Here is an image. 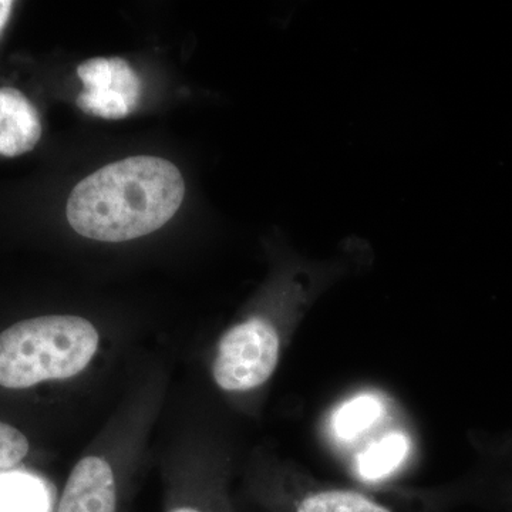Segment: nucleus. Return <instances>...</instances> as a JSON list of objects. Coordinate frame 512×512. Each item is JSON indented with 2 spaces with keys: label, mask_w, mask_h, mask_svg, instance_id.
<instances>
[{
  "label": "nucleus",
  "mask_w": 512,
  "mask_h": 512,
  "mask_svg": "<svg viewBox=\"0 0 512 512\" xmlns=\"http://www.w3.org/2000/svg\"><path fill=\"white\" fill-rule=\"evenodd\" d=\"M185 184L170 161L137 156L106 165L74 187L67 221L77 234L126 242L164 227L180 210Z\"/></svg>",
  "instance_id": "nucleus-1"
},
{
  "label": "nucleus",
  "mask_w": 512,
  "mask_h": 512,
  "mask_svg": "<svg viewBox=\"0 0 512 512\" xmlns=\"http://www.w3.org/2000/svg\"><path fill=\"white\" fill-rule=\"evenodd\" d=\"M99 348L89 320L72 315L39 316L0 333V386L28 389L47 380L79 375Z\"/></svg>",
  "instance_id": "nucleus-2"
},
{
  "label": "nucleus",
  "mask_w": 512,
  "mask_h": 512,
  "mask_svg": "<svg viewBox=\"0 0 512 512\" xmlns=\"http://www.w3.org/2000/svg\"><path fill=\"white\" fill-rule=\"evenodd\" d=\"M279 359V336L262 316L238 323L222 336L214 362V379L228 392H247L264 384Z\"/></svg>",
  "instance_id": "nucleus-3"
},
{
  "label": "nucleus",
  "mask_w": 512,
  "mask_h": 512,
  "mask_svg": "<svg viewBox=\"0 0 512 512\" xmlns=\"http://www.w3.org/2000/svg\"><path fill=\"white\" fill-rule=\"evenodd\" d=\"M84 90L77 106L84 113L107 120H119L137 109L141 82L130 64L120 57L90 59L77 67Z\"/></svg>",
  "instance_id": "nucleus-4"
},
{
  "label": "nucleus",
  "mask_w": 512,
  "mask_h": 512,
  "mask_svg": "<svg viewBox=\"0 0 512 512\" xmlns=\"http://www.w3.org/2000/svg\"><path fill=\"white\" fill-rule=\"evenodd\" d=\"M116 480L100 457H86L73 468L57 512H116Z\"/></svg>",
  "instance_id": "nucleus-5"
},
{
  "label": "nucleus",
  "mask_w": 512,
  "mask_h": 512,
  "mask_svg": "<svg viewBox=\"0 0 512 512\" xmlns=\"http://www.w3.org/2000/svg\"><path fill=\"white\" fill-rule=\"evenodd\" d=\"M40 137L42 121L36 107L15 87H0V156H22Z\"/></svg>",
  "instance_id": "nucleus-6"
},
{
  "label": "nucleus",
  "mask_w": 512,
  "mask_h": 512,
  "mask_svg": "<svg viewBox=\"0 0 512 512\" xmlns=\"http://www.w3.org/2000/svg\"><path fill=\"white\" fill-rule=\"evenodd\" d=\"M49 494L39 478L25 473L0 476V512H47Z\"/></svg>",
  "instance_id": "nucleus-7"
},
{
  "label": "nucleus",
  "mask_w": 512,
  "mask_h": 512,
  "mask_svg": "<svg viewBox=\"0 0 512 512\" xmlns=\"http://www.w3.org/2000/svg\"><path fill=\"white\" fill-rule=\"evenodd\" d=\"M409 450L410 440L406 434H387L360 454L357 458V471L365 480H382L399 468Z\"/></svg>",
  "instance_id": "nucleus-8"
},
{
  "label": "nucleus",
  "mask_w": 512,
  "mask_h": 512,
  "mask_svg": "<svg viewBox=\"0 0 512 512\" xmlns=\"http://www.w3.org/2000/svg\"><path fill=\"white\" fill-rule=\"evenodd\" d=\"M382 414V403L372 394H360L336 410L332 429L340 440L350 441L369 430Z\"/></svg>",
  "instance_id": "nucleus-9"
},
{
  "label": "nucleus",
  "mask_w": 512,
  "mask_h": 512,
  "mask_svg": "<svg viewBox=\"0 0 512 512\" xmlns=\"http://www.w3.org/2000/svg\"><path fill=\"white\" fill-rule=\"evenodd\" d=\"M296 512H392L355 491H320L303 498Z\"/></svg>",
  "instance_id": "nucleus-10"
},
{
  "label": "nucleus",
  "mask_w": 512,
  "mask_h": 512,
  "mask_svg": "<svg viewBox=\"0 0 512 512\" xmlns=\"http://www.w3.org/2000/svg\"><path fill=\"white\" fill-rule=\"evenodd\" d=\"M29 453V441L9 424L0 421V470L16 466Z\"/></svg>",
  "instance_id": "nucleus-11"
},
{
  "label": "nucleus",
  "mask_w": 512,
  "mask_h": 512,
  "mask_svg": "<svg viewBox=\"0 0 512 512\" xmlns=\"http://www.w3.org/2000/svg\"><path fill=\"white\" fill-rule=\"evenodd\" d=\"M13 5L15 3L10 0H0V35H2L3 29L8 25L10 15H12Z\"/></svg>",
  "instance_id": "nucleus-12"
},
{
  "label": "nucleus",
  "mask_w": 512,
  "mask_h": 512,
  "mask_svg": "<svg viewBox=\"0 0 512 512\" xmlns=\"http://www.w3.org/2000/svg\"><path fill=\"white\" fill-rule=\"evenodd\" d=\"M171 512H200L198 510H194V508H177V510Z\"/></svg>",
  "instance_id": "nucleus-13"
}]
</instances>
